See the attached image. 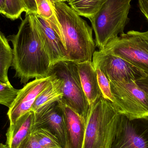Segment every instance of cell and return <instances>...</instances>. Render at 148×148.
Instances as JSON below:
<instances>
[{
    "label": "cell",
    "mask_w": 148,
    "mask_h": 148,
    "mask_svg": "<svg viewBox=\"0 0 148 148\" xmlns=\"http://www.w3.org/2000/svg\"><path fill=\"white\" fill-rule=\"evenodd\" d=\"M7 39L13 45L12 67L15 71V77L21 83L49 76L53 65L42 46L35 14H26L17 34Z\"/></svg>",
    "instance_id": "6da1fadb"
},
{
    "label": "cell",
    "mask_w": 148,
    "mask_h": 148,
    "mask_svg": "<svg viewBox=\"0 0 148 148\" xmlns=\"http://www.w3.org/2000/svg\"><path fill=\"white\" fill-rule=\"evenodd\" d=\"M53 10L63 34L68 60L76 63L92 62L96 51L92 28L64 1L56 2Z\"/></svg>",
    "instance_id": "7a4b0ae2"
},
{
    "label": "cell",
    "mask_w": 148,
    "mask_h": 148,
    "mask_svg": "<svg viewBox=\"0 0 148 148\" xmlns=\"http://www.w3.org/2000/svg\"><path fill=\"white\" fill-rule=\"evenodd\" d=\"M132 0H106L89 20L95 35L96 47L101 50L110 42L124 33L129 21Z\"/></svg>",
    "instance_id": "3957f363"
},
{
    "label": "cell",
    "mask_w": 148,
    "mask_h": 148,
    "mask_svg": "<svg viewBox=\"0 0 148 148\" xmlns=\"http://www.w3.org/2000/svg\"><path fill=\"white\" fill-rule=\"evenodd\" d=\"M115 104L102 96L90 107L83 148H109L118 113Z\"/></svg>",
    "instance_id": "277c9868"
},
{
    "label": "cell",
    "mask_w": 148,
    "mask_h": 148,
    "mask_svg": "<svg viewBox=\"0 0 148 148\" xmlns=\"http://www.w3.org/2000/svg\"><path fill=\"white\" fill-rule=\"evenodd\" d=\"M62 82L63 96L61 101L87 121L90 107L83 90L77 63L71 61L60 62L53 66L49 75Z\"/></svg>",
    "instance_id": "5b68a950"
},
{
    "label": "cell",
    "mask_w": 148,
    "mask_h": 148,
    "mask_svg": "<svg viewBox=\"0 0 148 148\" xmlns=\"http://www.w3.org/2000/svg\"><path fill=\"white\" fill-rule=\"evenodd\" d=\"M100 51L124 59L148 74V30L121 34Z\"/></svg>",
    "instance_id": "8992f818"
},
{
    "label": "cell",
    "mask_w": 148,
    "mask_h": 148,
    "mask_svg": "<svg viewBox=\"0 0 148 148\" xmlns=\"http://www.w3.org/2000/svg\"><path fill=\"white\" fill-rule=\"evenodd\" d=\"M109 148H148V117L130 118L119 112Z\"/></svg>",
    "instance_id": "52a82bcc"
},
{
    "label": "cell",
    "mask_w": 148,
    "mask_h": 148,
    "mask_svg": "<svg viewBox=\"0 0 148 148\" xmlns=\"http://www.w3.org/2000/svg\"><path fill=\"white\" fill-rule=\"evenodd\" d=\"M114 104L130 118L148 117V93L136 82H110Z\"/></svg>",
    "instance_id": "ba28073f"
},
{
    "label": "cell",
    "mask_w": 148,
    "mask_h": 148,
    "mask_svg": "<svg viewBox=\"0 0 148 148\" xmlns=\"http://www.w3.org/2000/svg\"><path fill=\"white\" fill-rule=\"evenodd\" d=\"M94 68H99L110 82H135L147 75L144 71L124 59L100 50L95 51L92 60Z\"/></svg>",
    "instance_id": "9c48e42d"
},
{
    "label": "cell",
    "mask_w": 148,
    "mask_h": 148,
    "mask_svg": "<svg viewBox=\"0 0 148 148\" xmlns=\"http://www.w3.org/2000/svg\"><path fill=\"white\" fill-rule=\"evenodd\" d=\"M52 77L49 75L43 78H35L19 90L8 112L10 125L14 124L21 116L31 110L36 97L49 85Z\"/></svg>",
    "instance_id": "30bf717a"
},
{
    "label": "cell",
    "mask_w": 148,
    "mask_h": 148,
    "mask_svg": "<svg viewBox=\"0 0 148 148\" xmlns=\"http://www.w3.org/2000/svg\"><path fill=\"white\" fill-rule=\"evenodd\" d=\"M39 129L50 132L57 138L62 148H67L64 113L59 101L35 113L33 132Z\"/></svg>",
    "instance_id": "8fae6325"
},
{
    "label": "cell",
    "mask_w": 148,
    "mask_h": 148,
    "mask_svg": "<svg viewBox=\"0 0 148 148\" xmlns=\"http://www.w3.org/2000/svg\"><path fill=\"white\" fill-rule=\"evenodd\" d=\"M35 18L43 48L53 66L60 62L68 60L66 47L49 22L37 14H35Z\"/></svg>",
    "instance_id": "7c38bea8"
},
{
    "label": "cell",
    "mask_w": 148,
    "mask_h": 148,
    "mask_svg": "<svg viewBox=\"0 0 148 148\" xmlns=\"http://www.w3.org/2000/svg\"><path fill=\"white\" fill-rule=\"evenodd\" d=\"M59 103L64 113L67 148H83L86 121L61 100Z\"/></svg>",
    "instance_id": "4fadbf2b"
},
{
    "label": "cell",
    "mask_w": 148,
    "mask_h": 148,
    "mask_svg": "<svg viewBox=\"0 0 148 148\" xmlns=\"http://www.w3.org/2000/svg\"><path fill=\"white\" fill-rule=\"evenodd\" d=\"M35 112L30 110L21 116L13 125H10L6 134V145L10 148H18L33 132Z\"/></svg>",
    "instance_id": "5bb4252c"
},
{
    "label": "cell",
    "mask_w": 148,
    "mask_h": 148,
    "mask_svg": "<svg viewBox=\"0 0 148 148\" xmlns=\"http://www.w3.org/2000/svg\"><path fill=\"white\" fill-rule=\"evenodd\" d=\"M77 66L83 90L90 107L98 98L102 96L96 72L92 62L77 63Z\"/></svg>",
    "instance_id": "9a60e30c"
},
{
    "label": "cell",
    "mask_w": 148,
    "mask_h": 148,
    "mask_svg": "<svg viewBox=\"0 0 148 148\" xmlns=\"http://www.w3.org/2000/svg\"><path fill=\"white\" fill-rule=\"evenodd\" d=\"M50 75L52 77L49 84L36 97L31 108V110L35 113L49 104L60 101L63 96V82L55 75Z\"/></svg>",
    "instance_id": "2e32d148"
},
{
    "label": "cell",
    "mask_w": 148,
    "mask_h": 148,
    "mask_svg": "<svg viewBox=\"0 0 148 148\" xmlns=\"http://www.w3.org/2000/svg\"><path fill=\"white\" fill-rule=\"evenodd\" d=\"M13 61L12 49L8 40L0 30V82L10 83L8 71L12 66Z\"/></svg>",
    "instance_id": "e0dca14e"
},
{
    "label": "cell",
    "mask_w": 148,
    "mask_h": 148,
    "mask_svg": "<svg viewBox=\"0 0 148 148\" xmlns=\"http://www.w3.org/2000/svg\"><path fill=\"white\" fill-rule=\"evenodd\" d=\"M106 0H66L69 5L80 16L89 19L100 10Z\"/></svg>",
    "instance_id": "ac0fdd59"
},
{
    "label": "cell",
    "mask_w": 148,
    "mask_h": 148,
    "mask_svg": "<svg viewBox=\"0 0 148 148\" xmlns=\"http://www.w3.org/2000/svg\"><path fill=\"white\" fill-rule=\"evenodd\" d=\"M32 134L38 143L47 148H62L57 138L50 132L43 129H39L33 131Z\"/></svg>",
    "instance_id": "d6986e66"
},
{
    "label": "cell",
    "mask_w": 148,
    "mask_h": 148,
    "mask_svg": "<svg viewBox=\"0 0 148 148\" xmlns=\"http://www.w3.org/2000/svg\"><path fill=\"white\" fill-rule=\"evenodd\" d=\"M3 15L12 20H16L23 12H27L23 0H5Z\"/></svg>",
    "instance_id": "ffe728a7"
},
{
    "label": "cell",
    "mask_w": 148,
    "mask_h": 148,
    "mask_svg": "<svg viewBox=\"0 0 148 148\" xmlns=\"http://www.w3.org/2000/svg\"><path fill=\"white\" fill-rule=\"evenodd\" d=\"M19 90L15 88L10 83L0 82V104L8 108L11 107L15 100Z\"/></svg>",
    "instance_id": "44dd1931"
},
{
    "label": "cell",
    "mask_w": 148,
    "mask_h": 148,
    "mask_svg": "<svg viewBox=\"0 0 148 148\" xmlns=\"http://www.w3.org/2000/svg\"><path fill=\"white\" fill-rule=\"evenodd\" d=\"M94 68L96 72L97 81L103 97L114 104L115 101L111 93L110 82L99 68L96 67Z\"/></svg>",
    "instance_id": "7402d4cb"
},
{
    "label": "cell",
    "mask_w": 148,
    "mask_h": 148,
    "mask_svg": "<svg viewBox=\"0 0 148 148\" xmlns=\"http://www.w3.org/2000/svg\"><path fill=\"white\" fill-rule=\"evenodd\" d=\"M35 2L38 15L48 21L55 16L53 8L48 0H35Z\"/></svg>",
    "instance_id": "603a6c76"
},
{
    "label": "cell",
    "mask_w": 148,
    "mask_h": 148,
    "mask_svg": "<svg viewBox=\"0 0 148 148\" xmlns=\"http://www.w3.org/2000/svg\"><path fill=\"white\" fill-rule=\"evenodd\" d=\"M18 148H47L38 143L34 136L31 134L27 137L20 144Z\"/></svg>",
    "instance_id": "cb8c5ba5"
},
{
    "label": "cell",
    "mask_w": 148,
    "mask_h": 148,
    "mask_svg": "<svg viewBox=\"0 0 148 148\" xmlns=\"http://www.w3.org/2000/svg\"><path fill=\"white\" fill-rule=\"evenodd\" d=\"M139 8L148 21V0H138Z\"/></svg>",
    "instance_id": "d4e9b609"
},
{
    "label": "cell",
    "mask_w": 148,
    "mask_h": 148,
    "mask_svg": "<svg viewBox=\"0 0 148 148\" xmlns=\"http://www.w3.org/2000/svg\"><path fill=\"white\" fill-rule=\"evenodd\" d=\"M136 83L141 88L148 93V74L146 77L139 80Z\"/></svg>",
    "instance_id": "484cf974"
},
{
    "label": "cell",
    "mask_w": 148,
    "mask_h": 148,
    "mask_svg": "<svg viewBox=\"0 0 148 148\" xmlns=\"http://www.w3.org/2000/svg\"><path fill=\"white\" fill-rule=\"evenodd\" d=\"M5 0H0V13L1 14H4V3H5Z\"/></svg>",
    "instance_id": "4316f807"
},
{
    "label": "cell",
    "mask_w": 148,
    "mask_h": 148,
    "mask_svg": "<svg viewBox=\"0 0 148 148\" xmlns=\"http://www.w3.org/2000/svg\"><path fill=\"white\" fill-rule=\"evenodd\" d=\"M49 1V3H50V4L52 5V7L53 8L54 4L57 1H63L62 0H48Z\"/></svg>",
    "instance_id": "83f0119b"
},
{
    "label": "cell",
    "mask_w": 148,
    "mask_h": 148,
    "mask_svg": "<svg viewBox=\"0 0 148 148\" xmlns=\"http://www.w3.org/2000/svg\"><path fill=\"white\" fill-rule=\"evenodd\" d=\"M0 148H10L7 145H4L2 143H0Z\"/></svg>",
    "instance_id": "f1b7e54d"
},
{
    "label": "cell",
    "mask_w": 148,
    "mask_h": 148,
    "mask_svg": "<svg viewBox=\"0 0 148 148\" xmlns=\"http://www.w3.org/2000/svg\"><path fill=\"white\" fill-rule=\"evenodd\" d=\"M62 1H63L65 2L66 1V0H62Z\"/></svg>",
    "instance_id": "f546056e"
}]
</instances>
